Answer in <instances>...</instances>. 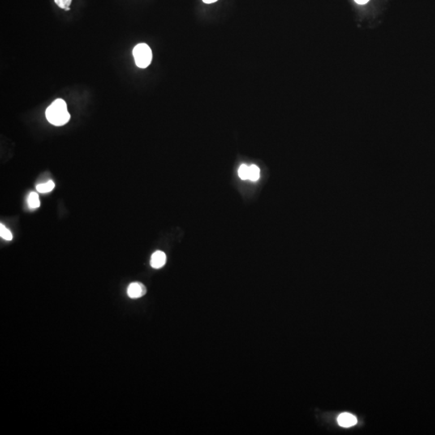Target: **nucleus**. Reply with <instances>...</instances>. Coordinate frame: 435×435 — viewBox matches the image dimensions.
Here are the masks:
<instances>
[{"mask_svg":"<svg viewBox=\"0 0 435 435\" xmlns=\"http://www.w3.org/2000/svg\"><path fill=\"white\" fill-rule=\"evenodd\" d=\"M28 207L31 209H36V208L40 207V199H39V195L37 193L32 192L30 194L28 199Z\"/></svg>","mask_w":435,"mask_h":435,"instance_id":"obj_6","label":"nucleus"},{"mask_svg":"<svg viewBox=\"0 0 435 435\" xmlns=\"http://www.w3.org/2000/svg\"><path fill=\"white\" fill-rule=\"evenodd\" d=\"M146 294H147V289L140 282H133V283L130 284L127 288V295H128L129 298H133V299L142 298Z\"/></svg>","mask_w":435,"mask_h":435,"instance_id":"obj_3","label":"nucleus"},{"mask_svg":"<svg viewBox=\"0 0 435 435\" xmlns=\"http://www.w3.org/2000/svg\"><path fill=\"white\" fill-rule=\"evenodd\" d=\"M47 120L54 126H63L70 121V114L67 110L66 102L62 99L53 101L45 112Z\"/></svg>","mask_w":435,"mask_h":435,"instance_id":"obj_1","label":"nucleus"},{"mask_svg":"<svg viewBox=\"0 0 435 435\" xmlns=\"http://www.w3.org/2000/svg\"><path fill=\"white\" fill-rule=\"evenodd\" d=\"M203 1L205 2V3L210 4V3H213V2H217L218 0H203Z\"/></svg>","mask_w":435,"mask_h":435,"instance_id":"obj_13","label":"nucleus"},{"mask_svg":"<svg viewBox=\"0 0 435 435\" xmlns=\"http://www.w3.org/2000/svg\"><path fill=\"white\" fill-rule=\"evenodd\" d=\"M54 1L57 3V6L66 10V11L70 10V6L72 2V0H54Z\"/></svg>","mask_w":435,"mask_h":435,"instance_id":"obj_11","label":"nucleus"},{"mask_svg":"<svg viewBox=\"0 0 435 435\" xmlns=\"http://www.w3.org/2000/svg\"><path fill=\"white\" fill-rule=\"evenodd\" d=\"M133 57L136 66L141 69H145L150 65L152 60V53L150 47L147 44L141 43L133 49Z\"/></svg>","mask_w":435,"mask_h":435,"instance_id":"obj_2","label":"nucleus"},{"mask_svg":"<svg viewBox=\"0 0 435 435\" xmlns=\"http://www.w3.org/2000/svg\"><path fill=\"white\" fill-rule=\"evenodd\" d=\"M165 263H166V255L165 252L156 251L152 254L150 260L151 266L152 268L159 269L165 266Z\"/></svg>","mask_w":435,"mask_h":435,"instance_id":"obj_4","label":"nucleus"},{"mask_svg":"<svg viewBox=\"0 0 435 435\" xmlns=\"http://www.w3.org/2000/svg\"><path fill=\"white\" fill-rule=\"evenodd\" d=\"M0 236L6 241H11L13 237L11 231L2 223L0 224Z\"/></svg>","mask_w":435,"mask_h":435,"instance_id":"obj_9","label":"nucleus"},{"mask_svg":"<svg viewBox=\"0 0 435 435\" xmlns=\"http://www.w3.org/2000/svg\"><path fill=\"white\" fill-rule=\"evenodd\" d=\"M338 423L342 427H351L357 423V419L353 414L343 413L338 417Z\"/></svg>","mask_w":435,"mask_h":435,"instance_id":"obj_5","label":"nucleus"},{"mask_svg":"<svg viewBox=\"0 0 435 435\" xmlns=\"http://www.w3.org/2000/svg\"><path fill=\"white\" fill-rule=\"evenodd\" d=\"M54 188H55V183L53 181H49L46 183H43V184H39L36 186V190L38 192L42 193V194L51 192Z\"/></svg>","mask_w":435,"mask_h":435,"instance_id":"obj_7","label":"nucleus"},{"mask_svg":"<svg viewBox=\"0 0 435 435\" xmlns=\"http://www.w3.org/2000/svg\"><path fill=\"white\" fill-rule=\"evenodd\" d=\"M355 1L359 4H365L369 0H355Z\"/></svg>","mask_w":435,"mask_h":435,"instance_id":"obj_12","label":"nucleus"},{"mask_svg":"<svg viewBox=\"0 0 435 435\" xmlns=\"http://www.w3.org/2000/svg\"><path fill=\"white\" fill-rule=\"evenodd\" d=\"M260 169L256 165H252L249 166V178L248 180L251 182H256L260 178Z\"/></svg>","mask_w":435,"mask_h":435,"instance_id":"obj_8","label":"nucleus"},{"mask_svg":"<svg viewBox=\"0 0 435 435\" xmlns=\"http://www.w3.org/2000/svg\"><path fill=\"white\" fill-rule=\"evenodd\" d=\"M239 177L242 180H247L249 178V166L242 165L239 169Z\"/></svg>","mask_w":435,"mask_h":435,"instance_id":"obj_10","label":"nucleus"}]
</instances>
